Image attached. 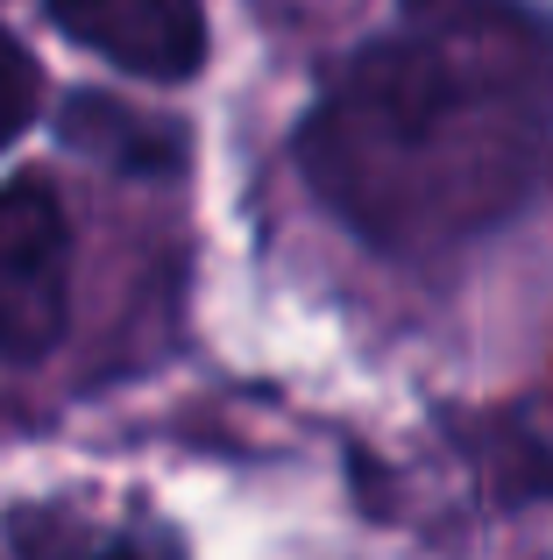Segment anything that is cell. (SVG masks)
Returning a JSON list of instances; mask_svg holds the SVG:
<instances>
[{
	"mask_svg": "<svg viewBox=\"0 0 553 560\" xmlns=\"http://www.w3.org/2000/svg\"><path fill=\"white\" fill-rule=\"evenodd\" d=\"M313 206L398 270H440L553 191V14L540 0H390L291 128Z\"/></svg>",
	"mask_w": 553,
	"mask_h": 560,
	"instance_id": "cell-1",
	"label": "cell"
},
{
	"mask_svg": "<svg viewBox=\"0 0 553 560\" xmlns=\"http://www.w3.org/2000/svg\"><path fill=\"white\" fill-rule=\"evenodd\" d=\"M71 206L43 171L0 185V362L36 370L71 334Z\"/></svg>",
	"mask_w": 553,
	"mask_h": 560,
	"instance_id": "cell-2",
	"label": "cell"
},
{
	"mask_svg": "<svg viewBox=\"0 0 553 560\" xmlns=\"http://www.w3.org/2000/svg\"><path fill=\"white\" fill-rule=\"evenodd\" d=\"M43 22L85 57L150 85H192L213 57L207 0H43Z\"/></svg>",
	"mask_w": 553,
	"mask_h": 560,
	"instance_id": "cell-3",
	"label": "cell"
},
{
	"mask_svg": "<svg viewBox=\"0 0 553 560\" xmlns=\"http://www.w3.org/2000/svg\"><path fill=\"white\" fill-rule=\"evenodd\" d=\"M64 142H79L93 164L128 171V178H156V171L185 164V136L164 114L121 107V100H99V93H79L64 107Z\"/></svg>",
	"mask_w": 553,
	"mask_h": 560,
	"instance_id": "cell-4",
	"label": "cell"
},
{
	"mask_svg": "<svg viewBox=\"0 0 553 560\" xmlns=\"http://www.w3.org/2000/svg\"><path fill=\"white\" fill-rule=\"evenodd\" d=\"M36 114H43V65L28 57L14 28H0V150H14L36 128Z\"/></svg>",
	"mask_w": 553,
	"mask_h": 560,
	"instance_id": "cell-5",
	"label": "cell"
},
{
	"mask_svg": "<svg viewBox=\"0 0 553 560\" xmlns=\"http://www.w3.org/2000/svg\"><path fill=\"white\" fill-rule=\"evenodd\" d=\"M79 560H192V547L170 518L142 511V518H99V533L85 539Z\"/></svg>",
	"mask_w": 553,
	"mask_h": 560,
	"instance_id": "cell-6",
	"label": "cell"
}]
</instances>
